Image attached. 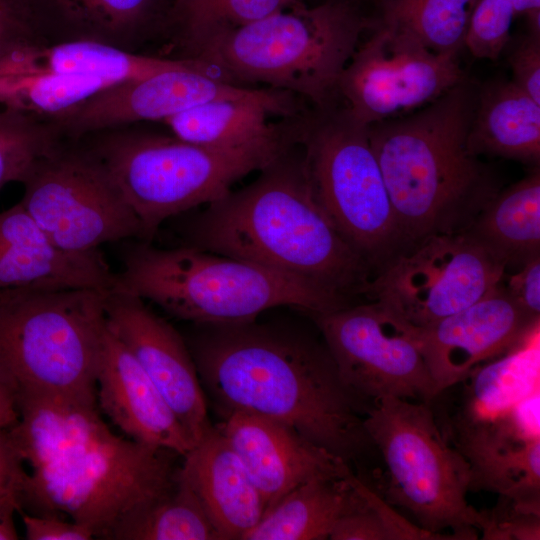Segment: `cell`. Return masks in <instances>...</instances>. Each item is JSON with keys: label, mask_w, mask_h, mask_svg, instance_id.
I'll return each mask as SVG.
<instances>
[{"label": "cell", "mask_w": 540, "mask_h": 540, "mask_svg": "<svg viewBox=\"0 0 540 540\" xmlns=\"http://www.w3.org/2000/svg\"><path fill=\"white\" fill-rule=\"evenodd\" d=\"M57 147L55 129L33 115L0 111V189L23 182L33 166Z\"/></svg>", "instance_id": "cell-33"}, {"label": "cell", "mask_w": 540, "mask_h": 540, "mask_svg": "<svg viewBox=\"0 0 540 540\" xmlns=\"http://www.w3.org/2000/svg\"><path fill=\"white\" fill-rule=\"evenodd\" d=\"M19 502L15 496L0 495V540L19 538L14 516L18 513Z\"/></svg>", "instance_id": "cell-41"}, {"label": "cell", "mask_w": 540, "mask_h": 540, "mask_svg": "<svg viewBox=\"0 0 540 540\" xmlns=\"http://www.w3.org/2000/svg\"><path fill=\"white\" fill-rule=\"evenodd\" d=\"M295 0H171L164 21L176 28L193 54L201 45L227 30L290 7Z\"/></svg>", "instance_id": "cell-31"}, {"label": "cell", "mask_w": 540, "mask_h": 540, "mask_svg": "<svg viewBox=\"0 0 540 540\" xmlns=\"http://www.w3.org/2000/svg\"><path fill=\"white\" fill-rule=\"evenodd\" d=\"M513 19V0H477L465 47L477 58L497 59L510 39Z\"/></svg>", "instance_id": "cell-34"}, {"label": "cell", "mask_w": 540, "mask_h": 540, "mask_svg": "<svg viewBox=\"0 0 540 540\" xmlns=\"http://www.w3.org/2000/svg\"><path fill=\"white\" fill-rule=\"evenodd\" d=\"M18 416L13 396L0 384V428H10L17 422Z\"/></svg>", "instance_id": "cell-43"}, {"label": "cell", "mask_w": 540, "mask_h": 540, "mask_svg": "<svg viewBox=\"0 0 540 540\" xmlns=\"http://www.w3.org/2000/svg\"><path fill=\"white\" fill-rule=\"evenodd\" d=\"M513 82L540 103V34L528 32L508 58Z\"/></svg>", "instance_id": "cell-37"}, {"label": "cell", "mask_w": 540, "mask_h": 540, "mask_svg": "<svg viewBox=\"0 0 540 540\" xmlns=\"http://www.w3.org/2000/svg\"><path fill=\"white\" fill-rule=\"evenodd\" d=\"M345 385L371 405L431 402L435 383L406 325L375 301L312 316Z\"/></svg>", "instance_id": "cell-15"}, {"label": "cell", "mask_w": 540, "mask_h": 540, "mask_svg": "<svg viewBox=\"0 0 540 540\" xmlns=\"http://www.w3.org/2000/svg\"><path fill=\"white\" fill-rule=\"evenodd\" d=\"M122 265L111 290L196 324L251 321L282 306L312 317L351 305L297 277L186 245L133 243L123 251Z\"/></svg>", "instance_id": "cell-6"}, {"label": "cell", "mask_w": 540, "mask_h": 540, "mask_svg": "<svg viewBox=\"0 0 540 540\" xmlns=\"http://www.w3.org/2000/svg\"><path fill=\"white\" fill-rule=\"evenodd\" d=\"M44 19L38 0H0V54L39 39Z\"/></svg>", "instance_id": "cell-36"}, {"label": "cell", "mask_w": 540, "mask_h": 540, "mask_svg": "<svg viewBox=\"0 0 540 540\" xmlns=\"http://www.w3.org/2000/svg\"><path fill=\"white\" fill-rule=\"evenodd\" d=\"M106 293L89 288L0 290V384L14 400L55 395L97 402Z\"/></svg>", "instance_id": "cell-8"}, {"label": "cell", "mask_w": 540, "mask_h": 540, "mask_svg": "<svg viewBox=\"0 0 540 540\" xmlns=\"http://www.w3.org/2000/svg\"><path fill=\"white\" fill-rule=\"evenodd\" d=\"M22 184L20 204L63 250L89 252L124 239L145 241L138 217L93 151L57 146Z\"/></svg>", "instance_id": "cell-12"}, {"label": "cell", "mask_w": 540, "mask_h": 540, "mask_svg": "<svg viewBox=\"0 0 540 540\" xmlns=\"http://www.w3.org/2000/svg\"><path fill=\"white\" fill-rule=\"evenodd\" d=\"M182 458L178 475L197 496L221 540H243L266 505L219 428L212 426Z\"/></svg>", "instance_id": "cell-22"}, {"label": "cell", "mask_w": 540, "mask_h": 540, "mask_svg": "<svg viewBox=\"0 0 540 540\" xmlns=\"http://www.w3.org/2000/svg\"><path fill=\"white\" fill-rule=\"evenodd\" d=\"M275 90L228 82L201 62L112 84L55 121L77 136L138 121H164L210 101L261 98Z\"/></svg>", "instance_id": "cell-16"}, {"label": "cell", "mask_w": 540, "mask_h": 540, "mask_svg": "<svg viewBox=\"0 0 540 540\" xmlns=\"http://www.w3.org/2000/svg\"><path fill=\"white\" fill-rule=\"evenodd\" d=\"M457 406L438 422L471 470V490L540 503L539 329L458 383Z\"/></svg>", "instance_id": "cell-5"}, {"label": "cell", "mask_w": 540, "mask_h": 540, "mask_svg": "<svg viewBox=\"0 0 540 540\" xmlns=\"http://www.w3.org/2000/svg\"><path fill=\"white\" fill-rule=\"evenodd\" d=\"M505 265L467 233L437 234L377 272L366 297L410 328L452 315L491 292Z\"/></svg>", "instance_id": "cell-13"}, {"label": "cell", "mask_w": 540, "mask_h": 540, "mask_svg": "<svg viewBox=\"0 0 540 540\" xmlns=\"http://www.w3.org/2000/svg\"><path fill=\"white\" fill-rule=\"evenodd\" d=\"M104 310L109 330L152 380L195 445L213 425L184 337L137 296L110 290Z\"/></svg>", "instance_id": "cell-18"}, {"label": "cell", "mask_w": 540, "mask_h": 540, "mask_svg": "<svg viewBox=\"0 0 540 540\" xmlns=\"http://www.w3.org/2000/svg\"><path fill=\"white\" fill-rule=\"evenodd\" d=\"M116 540H221L200 501L177 472L174 488L113 531Z\"/></svg>", "instance_id": "cell-30"}, {"label": "cell", "mask_w": 540, "mask_h": 540, "mask_svg": "<svg viewBox=\"0 0 540 540\" xmlns=\"http://www.w3.org/2000/svg\"><path fill=\"white\" fill-rule=\"evenodd\" d=\"M538 328L539 318L520 307L500 283L474 304L434 324L407 327L438 396L466 379L479 365L513 349Z\"/></svg>", "instance_id": "cell-17"}, {"label": "cell", "mask_w": 540, "mask_h": 540, "mask_svg": "<svg viewBox=\"0 0 540 540\" xmlns=\"http://www.w3.org/2000/svg\"><path fill=\"white\" fill-rule=\"evenodd\" d=\"M28 540H90L94 534L87 526L57 515H39L18 509Z\"/></svg>", "instance_id": "cell-38"}, {"label": "cell", "mask_w": 540, "mask_h": 540, "mask_svg": "<svg viewBox=\"0 0 540 540\" xmlns=\"http://www.w3.org/2000/svg\"><path fill=\"white\" fill-rule=\"evenodd\" d=\"M114 279L99 249L70 252L59 248L20 202L0 212V290L40 287L108 292Z\"/></svg>", "instance_id": "cell-21"}, {"label": "cell", "mask_w": 540, "mask_h": 540, "mask_svg": "<svg viewBox=\"0 0 540 540\" xmlns=\"http://www.w3.org/2000/svg\"><path fill=\"white\" fill-rule=\"evenodd\" d=\"M193 59H161L88 38L44 45L40 39L20 43L0 54V65L66 77L96 78L110 83L147 77L198 65Z\"/></svg>", "instance_id": "cell-23"}, {"label": "cell", "mask_w": 540, "mask_h": 540, "mask_svg": "<svg viewBox=\"0 0 540 540\" xmlns=\"http://www.w3.org/2000/svg\"><path fill=\"white\" fill-rule=\"evenodd\" d=\"M8 428L23 464L19 509L68 516L110 539L131 514L170 492L176 453L115 434L97 402L55 395L15 399Z\"/></svg>", "instance_id": "cell-1"}, {"label": "cell", "mask_w": 540, "mask_h": 540, "mask_svg": "<svg viewBox=\"0 0 540 540\" xmlns=\"http://www.w3.org/2000/svg\"><path fill=\"white\" fill-rule=\"evenodd\" d=\"M346 478H315L279 499L243 540H323L353 503L356 491Z\"/></svg>", "instance_id": "cell-27"}, {"label": "cell", "mask_w": 540, "mask_h": 540, "mask_svg": "<svg viewBox=\"0 0 540 540\" xmlns=\"http://www.w3.org/2000/svg\"><path fill=\"white\" fill-rule=\"evenodd\" d=\"M217 427L240 458L266 511L309 480L346 478L352 473L347 462L283 422L233 411Z\"/></svg>", "instance_id": "cell-19"}, {"label": "cell", "mask_w": 540, "mask_h": 540, "mask_svg": "<svg viewBox=\"0 0 540 540\" xmlns=\"http://www.w3.org/2000/svg\"><path fill=\"white\" fill-rule=\"evenodd\" d=\"M295 94L276 89L261 98L218 99L210 101L163 122L173 136L198 145L216 148H235L269 139L279 135L282 125H271L269 114L285 118L293 117L302 110Z\"/></svg>", "instance_id": "cell-24"}, {"label": "cell", "mask_w": 540, "mask_h": 540, "mask_svg": "<svg viewBox=\"0 0 540 540\" xmlns=\"http://www.w3.org/2000/svg\"><path fill=\"white\" fill-rule=\"evenodd\" d=\"M467 146L477 157L489 154L539 166L540 103L513 81L486 85L476 94Z\"/></svg>", "instance_id": "cell-25"}, {"label": "cell", "mask_w": 540, "mask_h": 540, "mask_svg": "<svg viewBox=\"0 0 540 540\" xmlns=\"http://www.w3.org/2000/svg\"><path fill=\"white\" fill-rule=\"evenodd\" d=\"M476 93L466 79L408 116L368 126L409 251L429 236L465 232L500 190L468 150Z\"/></svg>", "instance_id": "cell-4"}, {"label": "cell", "mask_w": 540, "mask_h": 540, "mask_svg": "<svg viewBox=\"0 0 540 540\" xmlns=\"http://www.w3.org/2000/svg\"><path fill=\"white\" fill-rule=\"evenodd\" d=\"M465 233L506 268H520L540 256L539 166L525 178L499 190Z\"/></svg>", "instance_id": "cell-26"}, {"label": "cell", "mask_w": 540, "mask_h": 540, "mask_svg": "<svg viewBox=\"0 0 540 540\" xmlns=\"http://www.w3.org/2000/svg\"><path fill=\"white\" fill-rule=\"evenodd\" d=\"M351 482L356 491L355 499L336 521L329 539H451L450 534H436L410 523L354 474Z\"/></svg>", "instance_id": "cell-32"}, {"label": "cell", "mask_w": 540, "mask_h": 540, "mask_svg": "<svg viewBox=\"0 0 540 540\" xmlns=\"http://www.w3.org/2000/svg\"><path fill=\"white\" fill-rule=\"evenodd\" d=\"M25 472L8 429L0 428V495H12L18 499Z\"/></svg>", "instance_id": "cell-40"}, {"label": "cell", "mask_w": 540, "mask_h": 540, "mask_svg": "<svg viewBox=\"0 0 540 540\" xmlns=\"http://www.w3.org/2000/svg\"><path fill=\"white\" fill-rule=\"evenodd\" d=\"M369 26L353 0L298 2L214 36L190 59L228 82L265 83L324 107L334 103L339 77Z\"/></svg>", "instance_id": "cell-7"}, {"label": "cell", "mask_w": 540, "mask_h": 540, "mask_svg": "<svg viewBox=\"0 0 540 540\" xmlns=\"http://www.w3.org/2000/svg\"><path fill=\"white\" fill-rule=\"evenodd\" d=\"M260 172L198 213L172 218L183 245L297 277L348 304L366 296L374 271L318 206L297 144Z\"/></svg>", "instance_id": "cell-3"}, {"label": "cell", "mask_w": 540, "mask_h": 540, "mask_svg": "<svg viewBox=\"0 0 540 540\" xmlns=\"http://www.w3.org/2000/svg\"><path fill=\"white\" fill-rule=\"evenodd\" d=\"M482 539L539 540L540 503L499 496L497 505L482 511Z\"/></svg>", "instance_id": "cell-35"}, {"label": "cell", "mask_w": 540, "mask_h": 540, "mask_svg": "<svg viewBox=\"0 0 540 540\" xmlns=\"http://www.w3.org/2000/svg\"><path fill=\"white\" fill-rule=\"evenodd\" d=\"M292 144L287 125L274 137L235 148L198 145L175 136L127 133L92 150L138 217L145 241L159 226L213 202Z\"/></svg>", "instance_id": "cell-10"}, {"label": "cell", "mask_w": 540, "mask_h": 540, "mask_svg": "<svg viewBox=\"0 0 540 540\" xmlns=\"http://www.w3.org/2000/svg\"><path fill=\"white\" fill-rule=\"evenodd\" d=\"M295 1H300V2H302V0H295Z\"/></svg>", "instance_id": "cell-44"}, {"label": "cell", "mask_w": 540, "mask_h": 540, "mask_svg": "<svg viewBox=\"0 0 540 540\" xmlns=\"http://www.w3.org/2000/svg\"><path fill=\"white\" fill-rule=\"evenodd\" d=\"M477 0H375L377 24L406 33L437 53L465 47Z\"/></svg>", "instance_id": "cell-29"}, {"label": "cell", "mask_w": 540, "mask_h": 540, "mask_svg": "<svg viewBox=\"0 0 540 540\" xmlns=\"http://www.w3.org/2000/svg\"><path fill=\"white\" fill-rule=\"evenodd\" d=\"M98 407L126 435L184 457L190 436L125 345L106 328L96 372Z\"/></svg>", "instance_id": "cell-20"}, {"label": "cell", "mask_w": 540, "mask_h": 540, "mask_svg": "<svg viewBox=\"0 0 540 540\" xmlns=\"http://www.w3.org/2000/svg\"><path fill=\"white\" fill-rule=\"evenodd\" d=\"M500 284L507 294L532 316H540V256L535 257L514 273L502 277Z\"/></svg>", "instance_id": "cell-39"}, {"label": "cell", "mask_w": 540, "mask_h": 540, "mask_svg": "<svg viewBox=\"0 0 540 540\" xmlns=\"http://www.w3.org/2000/svg\"><path fill=\"white\" fill-rule=\"evenodd\" d=\"M337 83V95L365 126L404 116L435 101L466 77L458 54L437 53L412 36L370 24Z\"/></svg>", "instance_id": "cell-14"}, {"label": "cell", "mask_w": 540, "mask_h": 540, "mask_svg": "<svg viewBox=\"0 0 540 540\" xmlns=\"http://www.w3.org/2000/svg\"><path fill=\"white\" fill-rule=\"evenodd\" d=\"M287 119L315 201L374 275L408 252L368 126L335 103Z\"/></svg>", "instance_id": "cell-9"}, {"label": "cell", "mask_w": 540, "mask_h": 540, "mask_svg": "<svg viewBox=\"0 0 540 540\" xmlns=\"http://www.w3.org/2000/svg\"><path fill=\"white\" fill-rule=\"evenodd\" d=\"M513 12L526 17L529 32L540 34V0H513Z\"/></svg>", "instance_id": "cell-42"}, {"label": "cell", "mask_w": 540, "mask_h": 540, "mask_svg": "<svg viewBox=\"0 0 540 540\" xmlns=\"http://www.w3.org/2000/svg\"><path fill=\"white\" fill-rule=\"evenodd\" d=\"M164 0H38L44 18L60 21L75 38L123 48L152 24L165 18Z\"/></svg>", "instance_id": "cell-28"}, {"label": "cell", "mask_w": 540, "mask_h": 540, "mask_svg": "<svg viewBox=\"0 0 540 540\" xmlns=\"http://www.w3.org/2000/svg\"><path fill=\"white\" fill-rule=\"evenodd\" d=\"M193 325L184 339L223 415L283 422L347 463L372 445L364 427L370 405L342 381L324 341L256 319Z\"/></svg>", "instance_id": "cell-2"}, {"label": "cell", "mask_w": 540, "mask_h": 540, "mask_svg": "<svg viewBox=\"0 0 540 540\" xmlns=\"http://www.w3.org/2000/svg\"><path fill=\"white\" fill-rule=\"evenodd\" d=\"M364 427L385 461L391 501L427 531L477 539L483 514L466 498L469 464L446 439L431 402L381 399L368 407Z\"/></svg>", "instance_id": "cell-11"}]
</instances>
